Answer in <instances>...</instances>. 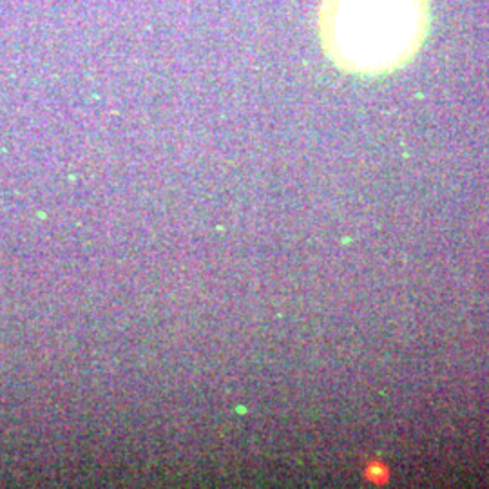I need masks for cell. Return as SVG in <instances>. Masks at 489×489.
I'll return each instance as SVG.
<instances>
[{"mask_svg": "<svg viewBox=\"0 0 489 489\" xmlns=\"http://www.w3.org/2000/svg\"><path fill=\"white\" fill-rule=\"evenodd\" d=\"M430 0H321L322 49L346 73L381 76L408 66L430 35Z\"/></svg>", "mask_w": 489, "mask_h": 489, "instance_id": "obj_1", "label": "cell"}]
</instances>
